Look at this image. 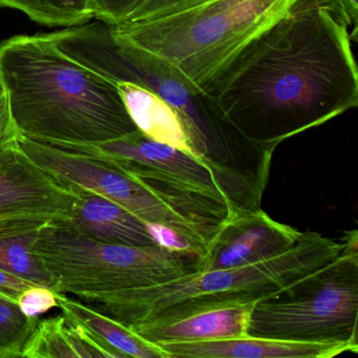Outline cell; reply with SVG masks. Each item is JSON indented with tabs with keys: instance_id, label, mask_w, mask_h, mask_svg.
<instances>
[{
	"instance_id": "17",
	"label": "cell",
	"mask_w": 358,
	"mask_h": 358,
	"mask_svg": "<svg viewBox=\"0 0 358 358\" xmlns=\"http://www.w3.org/2000/svg\"><path fill=\"white\" fill-rule=\"evenodd\" d=\"M45 224L36 222L0 224V269L54 290L53 276L35 251L39 230Z\"/></svg>"
},
{
	"instance_id": "4",
	"label": "cell",
	"mask_w": 358,
	"mask_h": 358,
	"mask_svg": "<svg viewBox=\"0 0 358 358\" xmlns=\"http://www.w3.org/2000/svg\"><path fill=\"white\" fill-rule=\"evenodd\" d=\"M299 0H206L162 17L113 27L177 71L199 93Z\"/></svg>"
},
{
	"instance_id": "24",
	"label": "cell",
	"mask_w": 358,
	"mask_h": 358,
	"mask_svg": "<svg viewBox=\"0 0 358 358\" xmlns=\"http://www.w3.org/2000/svg\"><path fill=\"white\" fill-rule=\"evenodd\" d=\"M333 20L343 28H352L349 33L351 41H357L358 1L357 0H320Z\"/></svg>"
},
{
	"instance_id": "9",
	"label": "cell",
	"mask_w": 358,
	"mask_h": 358,
	"mask_svg": "<svg viewBox=\"0 0 358 358\" xmlns=\"http://www.w3.org/2000/svg\"><path fill=\"white\" fill-rule=\"evenodd\" d=\"M18 144L57 181L100 194L146 224L171 228L203 251L215 236V230L207 221L205 206L196 196L162 192L96 157L22 136L18 138Z\"/></svg>"
},
{
	"instance_id": "19",
	"label": "cell",
	"mask_w": 358,
	"mask_h": 358,
	"mask_svg": "<svg viewBox=\"0 0 358 358\" xmlns=\"http://www.w3.org/2000/svg\"><path fill=\"white\" fill-rule=\"evenodd\" d=\"M24 358H77L68 320L62 316L39 320L22 351Z\"/></svg>"
},
{
	"instance_id": "7",
	"label": "cell",
	"mask_w": 358,
	"mask_h": 358,
	"mask_svg": "<svg viewBox=\"0 0 358 358\" xmlns=\"http://www.w3.org/2000/svg\"><path fill=\"white\" fill-rule=\"evenodd\" d=\"M345 238L343 253L294 294L257 301L248 335L358 347L357 231Z\"/></svg>"
},
{
	"instance_id": "21",
	"label": "cell",
	"mask_w": 358,
	"mask_h": 358,
	"mask_svg": "<svg viewBox=\"0 0 358 358\" xmlns=\"http://www.w3.org/2000/svg\"><path fill=\"white\" fill-rule=\"evenodd\" d=\"M146 0H92L94 17L112 27L129 22Z\"/></svg>"
},
{
	"instance_id": "26",
	"label": "cell",
	"mask_w": 358,
	"mask_h": 358,
	"mask_svg": "<svg viewBox=\"0 0 358 358\" xmlns=\"http://www.w3.org/2000/svg\"><path fill=\"white\" fill-rule=\"evenodd\" d=\"M20 137V131L10 112L7 94L0 83V152L16 143Z\"/></svg>"
},
{
	"instance_id": "11",
	"label": "cell",
	"mask_w": 358,
	"mask_h": 358,
	"mask_svg": "<svg viewBox=\"0 0 358 358\" xmlns=\"http://www.w3.org/2000/svg\"><path fill=\"white\" fill-rule=\"evenodd\" d=\"M303 232L278 223L261 208L243 211L223 222L196 271L228 269L275 257L296 244Z\"/></svg>"
},
{
	"instance_id": "2",
	"label": "cell",
	"mask_w": 358,
	"mask_h": 358,
	"mask_svg": "<svg viewBox=\"0 0 358 358\" xmlns=\"http://www.w3.org/2000/svg\"><path fill=\"white\" fill-rule=\"evenodd\" d=\"M0 83L16 129L33 141L103 143L138 131L116 83L71 59L45 34L0 43Z\"/></svg>"
},
{
	"instance_id": "3",
	"label": "cell",
	"mask_w": 358,
	"mask_h": 358,
	"mask_svg": "<svg viewBox=\"0 0 358 358\" xmlns=\"http://www.w3.org/2000/svg\"><path fill=\"white\" fill-rule=\"evenodd\" d=\"M45 36L68 57L112 83L150 90L173 106L183 120L192 155L213 164L240 167L252 144L217 116L208 99L177 71L120 38L104 22L70 27ZM245 169V167H240Z\"/></svg>"
},
{
	"instance_id": "13",
	"label": "cell",
	"mask_w": 358,
	"mask_h": 358,
	"mask_svg": "<svg viewBox=\"0 0 358 358\" xmlns=\"http://www.w3.org/2000/svg\"><path fill=\"white\" fill-rule=\"evenodd\" d=\"M158 345L169 358H330L358 350L348 343H303L252 335Z\"/></svg>"
},
{
	"instance_id": "15",
	"label": "cell",
	"mask_w": 358,
	"mask_h": 358,
	"mask_svg": "<svg viewBox=\"0 0 358 358\" xmlns=\"http://www.w3.org/2000/svg\"><path fill=\"white\" fill-rule=\"evenodd\" d=\"M116 85L131 120L143 135L192 155L185 125L173 106L140 85L129 83Z\"/></svg>"
},
{
	"instance_id": "25",
	"label": "cell",
	"mask_w": 358,
	"mask_h": 358,
	"mask_svg": "<svg viewBox=\"0 0 358 358\" xmlns=\"http://www.w3.org/2000/svg\"><path fill=\"white\" fill-rule=\"evenodd\" d=\"M148 229L150 234L154 236L156 242L160 246L165 248L171 249V250L183 251V252L190 253V255H196V257H202L204 255V251L192 244V242L184 238L181 234H178L171 228L165 227L162 225H157V224H148Z\"/></svg>"
},
{
	"instance_id": "12",
	"label": "cell",
	"mask_w": 358,
	"mask_h": 358,
	"mask_svg": "<svg viewBox=\"0 0 358 358\" xmlns=\"http://www.w3.org/2000/svg\"><path fill=\"white\" fill-rule=\"evenodd\" d=\"M257 303L222 301L167 310L133 331L155 345L247 336L251 314Z\"/></svg>"
},
{
	"instance_id": "8",
	"label": "cell",
	"mask_w": 358,
	"mask_h": 358,
	"mask_svg": "<svg viewBox=\"0 0 358 358\" xmlns=\"http://www.w3.org/2000/svg\"><path fill=\"white\" fill-rule=\"evenodd\" d=\"M54 146L101 159L150 185H166L204 196L225 205L234 213L259 208L267 181L266 169L252 171L206 162L150 139L139 129L103 143Z\"/></svg>"
},
{
	"instance_id": "16",
	"label": "cell",
	"mask_w": 358,
	"mask_h": 358,
	"mask_svg": "<svg viewBox=\"0 0 358 358\" xmlns=\"http://www.w3.org/2000/svg\"><path fill=\"white\" fill-rule=\"evenodd\" d=\"M57 307L69 322L87 329L118 358H169L158 345L142 338L129 327L78 299L57 292Z\"/></svg>"
},
{
	"instance_id": "1",
	"label": "cell",
	"mask_w": 358,
	"mask_h": 358,
	"mask_svg": "<svg viewBox=\"0 0 358 358\" xmlns=\"http://www.w3.org/2000/svg\"><path fill=\"white\" fill-rule=\"evenodd\" d=\"M213 112L266 154L358 106L348 29L320 0H299L207 85Z\"/></svg>"
},
{
	"instance_id": "14",
	"label": "cell",
	"mask_w": 358,
	"mask_h": 358,
	"mask_svg": "<svg viewBox=\"0 0 358 358\" xmlns=\"http://www.w3.org/2000/svg\"><path fill=\"white\" fill-rule=\"evenodd\" d=\"M77 196L72 225L96 242L129 246H157L148 224L117 203L73 184Z\"/></svg>"
},
{
	"instance_id": "18",
	"label": "cell",
	"mask_w": 358,
	"mask_h": 358,
	"mask_svg": "<svg viewBox=\"0 0 358 358\" xmlns=\"http://www.w3.org/2000/svg\"><path fill=\"white\" fill-rule=\"evenodd\" d=\"M0 8L18 10L51 27L80 26L94 17L92 0H0Z\"/></svg>"
},
{
	"instance_id": "5",
	"label": "cell",
	"mask_w": 358,
	"mask_h": 358,
	"mask_svg": "<svg viewBox=\"0 0 358 358\" xmlns=\"http://www.w3.org/2000/svg\"><path fill=\"white\" fill-rule=\"evenodd\" d=\"M53 276L56 292L76 297L112 316L137 289L162 284L198 270L200 257L165 247L96 242L71 222L41 226L35 243Z\"/></svg>"
},
{
	"instance_id": "20",
	"label": "cell",
	"mask_w": 358,
	"mask_h": 358,
	"mask_svg": "<svg viewBox=\"0 0 358 358\" xmlns=\"http://www.w3.org/2000/svg\"><path fill=\"white\" fill-rule=\"evenodd\" d=\"M39 320L22 313L17 299L0 293V358L22 357Z\"/></svg>"
},
{
	"instance_id": "10",
	"label": "cell",
	"mask_w": 358,
	"mask_h": 358,
	"mask_svg": "<svg viewBox=\"0 0 358 358\" xmlns=\"http://www.w3.org/2000/svg\"><path fill=\"white\" fill-rule=\"evenodd\" d=\"M77 196L20 148L0 152V224L71 222Z\"/></svg>"
},
{
	"instance_id": "23",
	"label": "cell",
	"mask_w": 358,
	"mask_h": 358,
	"mask_svg": "<svg viewBox=\"0 0 358 358\" xmlns=\"http://www.w3.org/2000/svg\"><path fill=\"white\" fill-rule=\"evenodd\" d=\"M206 0H146L142 3L137 11L131 16L129 22H141V20H152V18L162 17L175 12L188 9L192 6L204 3ZM124 22V24H127Z\"/></svg>"
},
{
	"instance_id": "27",
	"label": "cell",
	"mask_w": 358,
	"mask_h": 358,
	"mask_svg": "<svg viewBox=\"0 0 358 358\" xmlns=\"http://www.w3.org/2000/svg\"><path fill=\"white\" fill-rule=\"evenodd\" d=\"M33 285L35 284L0 269V293L7 296L17 299L24 290Z\"/></svg>"
},
{
	"instance_id": "22",
	"label": "cell",
	"mask_w": 358,
	"mask_h": 358,
	"mask_svg": "<svg viewBox=\"0 0 358 358\" xmlns=\"http://www.w3.org/2000/svg\"><path fill=\"white\" fill-rule=\"evenodd\" d=\"M17 303L22 313L37 317L57 307V292L49 287L33 285L20 295Z\"/></svg>"
},
{
	"instance_id": "6",
	"label": "cell",
	"mask_w": 358,
	"mask_h": 358,
	"mask_svg": "<svg viewBox=\"0 0 358 358\" xmlns=\"http://www.w3.org/2000/svg\"><path fill=\"white\" fill-rule=\"evenodd\" d=\"M347 246L317 232H303L288 250L249 265L194 271L127 295L112 317L131 330L167 310L222 301H267L290 296Z\"/></svg>"
}]
</instances>
